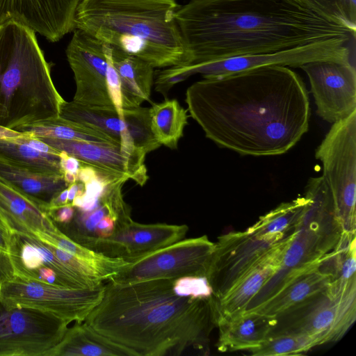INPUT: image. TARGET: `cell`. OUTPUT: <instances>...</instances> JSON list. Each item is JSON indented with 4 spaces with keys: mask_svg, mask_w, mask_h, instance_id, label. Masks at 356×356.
<instances>
[{
    "mask_svg": "<svg viewBox=\"0 0 356 356\" xmlns=\"http://www.w3.org/2000/svg\"><path fill=\"white\" fill-rule=\"evenodd\" d=\"M355 40L335 38L272 53L245 55L226 58L211 62L177 65L178 71L186 79L195 74L203 78L227 75L255 67L281 65L300 67L315 60H333L350 61L355 59Z\"/></svg>",
    "mask_w": 356,
    "mask_h": 356,
    "instance_id": "cell-8",
    "label": "cell"
},
{
    "mask_svg": "<svg viewBox=\"0 0 356 356\" xmlns=\"http://www.w3.org/2000/svg\"><path fill=\"white\" fill-rule=\"evenodd\" d=\"M14 130L29 132L36 138H52L119 145L108 136L95 129L65 120L61 117L20 126Z\"/></svg>",
    "mask_w": 356,
    "mask_h": 356,
    "instance_id": "cell-32",
    "label": "cell"
},
{
    "mask_svg": "<svg viewBox=\"0 0 356 356\" xmlns=\"http://www.w3.org/2000/svg\"><path fill=\"white\" fill-rule=\"evenodd\" d=\"M63 179L68 185L77 181V176L67 171L63 172Z\"/></svg>",
    "mask_w": 356,
    "mask_h": 356,
    "instance_id": "cell-44",
    "label": "cell"
},
{
    "mask_svg": "<svg viewBox=\"0 0 356 356\" xmlns=\"http://www.w3.org/2000/svg\"><path fill=\"white\" fill-rule=\"evenodd\" d=\"M175 19L191 64L330 38L355 40L356 33L300 0H190Z\"/></svg>",
    "mask_w": 356,
    "mask_h": 356,
    "instance_id": "cell-2",
    "label": "cell"
},
{
    "mask_svg": "<svg viewBox=\"0 0 356 356\" xmlns=\"http://www.w3.org/2000/svg\"><path fill=\"white\" fill-rule=\"evenodd\" d=\"M173 292L178 296L192 299H204L213 295V290L205 276H183L174 279Z\"/></svg>",
    "mask_w": 356,
    "mask_h": 356,
    "instance_id": "cell-35",
    "label": "cell"
},
{
    "mask_svg": "<svg viewBox=\"0 0 356 356\" xmlns=\"http://www.w3.org/2000/svg\"><path fill=\"white\" fill-rule=\"evenodd\" d=\"M270 334L293 332L313 338L317 345L337 341L356 318V287L339 293L327 289L276 317ZM269 334V335H270Z\"/></svg>",
    "mask_w": 356,
    "mask_h": 356,
    "instance_id": "cell-7",
    "label": "cell"
},
{
    "mask_svg": "<svg viewBox=\"0 0 356 356\" xmlns=\"http://www.w3.org/2000/svg\"><path fill=\"white\" fill-rule=\"evenodd\" d=\"M15 277L10 254L0 250V286Z\"/></svg>",
    "mask_w": 356,
    "mask_h": 356,
    "instance_id": "cell-38",
    "label": "cell"
},
{
    "mask_svg": "<svg viewBox=\"0 0 356 356\" xmlns=\"http://www.w3.org/2000/svg\"><path fill=\"white\" fill-rule=\"evenodd\" d=\"M173 279L116 284L108 282L85 322L137 356H178L204 351L216 327L212 296H177Z\"/></svg>",
    "mask_w": 356,
    "mask_h": 356,
    "instance_id": "cell-3",
    "label": "cell"
},
{
    "mask_svg": "<svg viewBox=\"0 0 356 356\" xmlns=\"http://www.w3.org/2000/svg\"><path fill=\"white\" fill-rule=\"evenodd\" d=\"M67 195L68 189L67 188L63 190L60 193H58L55 197L52 199L48 205L47 211L49 209H55L68 204Z\"/></svg>",
    "mask_w": 356,
    "mask_h": 356,
    "instance_id": "cell-43",
    "label": "cell"
},
{
    "mask_svg": "<svg viewBox=\"0 0 356 356\" xmlns=\"http://www.w3.org/2000/svg\"><path fill=\"white\" fill-rule=\"evenodd\" d=\"M149 109L152 131L161 145L170 149L177 148L188 124V110L180 106L177 99H166L154 104Z\"/></svg>",
    "mask_w": 356,
    "mask_h": 356,
    "instance_id": "cell-31",
    "label": "cell"
},
{
    "mask_svg": "<svg viewBox=\"0 0 356 356\" xmlns=\"http://www.w3.org/2000/svg\"><path fill=\"white\" fill-rule=\"evenodd\" d=\"M186 102L207 138L243 156L284 154L309 128L308 92L285 66L204 78L187 88Z\"/></svg>",
    "mask_w": 356,
    "mask_h": 356,
    "instance_id": "cell-1",
    "label": "cell"
},
{
    "mask_svg": "<svg viewBox=\"0 0 356 356\" xmlns=\"http://www.w3.org/2000/svg\"><path fill=\"white\" fill-rule=\"evenodd\" d=\"M70 323L51 313L0 298V356H48Z\"/></svg>",
    "mask_w": 356,
    "mask_h": 356,
    "instance_id": "cell-9",
    "label": "cell"
},
{
    "mask_svg": "<svg viewBox=\"0 0 356 356\" xmlns=\"http://www.w3.org/2000/svg\"><path fill=\"white\" fill-rule=\"evenodd\" d=\"M0 219L12 234L30 235L57 228L43 207L1 180Z\"/></svg>",
    "mask_w": 356,
    "mask_h": 356,
    "instance_id": "cell-23",
    "label": "cell"
},
{
    "mask_svg": "<svg viewBox=\"0 0 356 356\" xmlns=\"http://www.w3.org/2000/svg\"><path fill=\"white\" fill-rule=\"evenodd\" d=\"M33 235L86 262L97 272L103 281L110 280L130 263L121 258L106 256L79 244L58 227L54 231L38 232Z\"/></svg>",
    "mask_w": 356,
    "mask_h": 356,
    "instance_id": "cell-29",
    "label": "cell"
},
{
    "mask_svg": "<svg viewBox=\"0 0 356 356\" xmlns=\"http://www.w3.org/2000/svg\"><path fill=\"white\" fill-rule=\"evenodd\" d=\"M188 230L186 225L142 224L129 217L116 221L111 236L88 237L79 244L106 256L132 262L184 238Z\"/></svg>",
    "mask_w": 356,
    "mask_h": 356,
    "instance_id": "cell-14",
    "label": "cell"
},
{
    "mask_svg": "<svg viewBox=\"0 0 356 356\" xmlns=\"http://www.w3.org/2000/svg\"><path fill=\"white\" fill-rule=\"evenodd\" d=\"M137 356L119 343L101 334L85 321L67 328L63 339L48 356Z\"/></svg>",
    "mask_w": 356,
    "mask_h": 356,
    "instance_id": "cell-25",
    "label": "cell"
},
{
    "mask_svg": "<svg viewBox=\"0 0 356 356\" xmlns=\"http://www.w3.org/2000/svg\"><path fill=\"white\" fill-rule=\"evenodd\" d=\"M177 0H81L76 29L154 67L191 61L175 19Z\"/></svg>",
    "mask_w": 356,
    "mask_h": 356,
    "instance_id": "cell-4",
    "label": "cell"
},
{
    "mask_svg": "<svg viewBox=\"0 0 356 356\" xmlns=\"http://www.w3.org/2000/svg\"><path fill=\"white\" fill-rule=\"evenodd\" d=\"M276 323V317L251 311L219 317L216 321L219 331L217 349L221 353L250 351L264 342Z\"/></svg>",
    "mask_w": 356,
    "mask_h": 356,
    "instance_id": "cell-22",
    "label": "cell"
},
{
    "mask_svg": "<svg viewBox=\"0 0 356 356\" xmlns=\"http://www.w3.org/2000/svg\"><path fill=\"white\" fill-rule=\"evenodd\" d=\"M343 232L355 233L356 111L332 124L315 152Z\"/></svg>",
    "mask_w": 356,
    "mask_h": 356,
    "instance_id": "cell-6",
    "label": "cell"
},
{
    "mask_svg": "<svg viewBox=\"0 0 356 356\" xmlns=\"http://www.w3.org/2000/svg\"><path fill=\"white\" fill-rule=\"evenodd\" d=\"M58 152H65L106 176L143 186L148 179L145 155L131 154L119 145L94 142L38 138Z\"/></svg>",
    "mask_w": 356,
    "mask_h": 356,
    "instance_id": "cell-19",
    "label": "cell"
},
{
    "mask_svg": "<svg viewBox=\"0 0 356 356\" xmlns=\"http://www.w3.org/2000/svg\"><path fill=\"white\" fill-rule=\"evenodd\" d=\"M355 252V233L343 232L334 249L320 259L321 270L332 277L330 289L345 292L356 287Z\"/></svg>",
    "mask_w": 356,
    "mask_h": 356,
    "instance_id": "cell-28",
    "label": "cell"
},
{
    "mask_svg": "<svg viewBox=\"0 0 356 356\" xmlns=\"http://www.w3.org/2000/svg\"><path fill=\"white\" fill-rule=\"evenodd\" d=\"M324 16L356 31V0H300Z\"/></svg>",
    "mask_w": 356,
    "mask_h": 356,
    "instance_id": "cell-34",
    "label": "cell"
},
{
    "mask_svg": "<svg viewBox=\"0 0 356 356\" xmlns=\"http://www.w3.org/2000/svg\"><path fill=\"white\" fill-rule=\"evenodd\" d=\"M10 256L15 276L54 286L94 289L103 282L87 279L64 264L51 245L33 234H13Z\"/></svg>",
    "mask_w": 356,
    "mask_h": 356,
    "instance_id": "cell-16",
    "label": "cell"
},
{
    "mask_svg": "<svg viewBox=\"0 0 356 356\" xmlns=\"http://www.w3.org/2000/svg\"><path fill=\"white\" fill-rule=\"evenodd\" d=\"M104 52L107 60L106 84L107 92L115 109L120 116L124 115L121 83L118 74L111 58V46L104 43Z\"/></svg>",
    "mask_w": 356,
    "mask_h": 356,
    "instance_id": "cell-36",
    "label": "cell"
},
{
    "mask_svg": "<svg viewBox=\"0 0 356 356\" xmlns=\"http://www.w3.org/2000/svg\"><path fill=\"white\" fill-rule=\"evenodd\" d=\"M99 174V172L94 168L82 164L77 173V181L86 184L96 178Z\"/></svg>",
    "mask_w": 356,
    "mask_h": 356,
    "instance_id": "cell-42",
    "label": "cell"
},
{
    "mask_svg": "<svg viewBox=\"0 0 356 356\" xmlns=\"http://www.w3.org/2000/svg\"><path fill=\"white\" fill-rule=\"evenodd\" d=\"M319 261L276 273L263 289L264 300L246 311L277 317L325 291L332 277L321 270Z\"/></svg>",
    "mask_w": 356,
    "mask_h": 356,
    "instance_id": "cell-18",
    "label": "cell"
},
{
    "mask_svg": "<svg viewBox=\"0 0 356 356\" xmlns=\"http://www.w3.org/2000/svg\"><path fill=\"white\" fill-rule=\"evenodd\" d=\"M214 243L204 235L181 239L130 262L108 282L130 284L156 279L207 275Z\"/></svg>",
    "mask_w": 356,
    "mask_h": 356,
    "instance_id": "cell-11",
    "label": "cell"
},
{
    "mask_svg": "<svg viewBox=\"0 0 356 356\" xmlns=\"http://www.w3.org/2000/svg\"><path fill=\"white\" fill-rule=\"evenodd\" d=\"M60 163L63 172H70L76 176L82 165L77 159L65 152H60Z\"/></svg>",
    "mask_w": 356,
    "mask_h": 356,
    "instance_id": "cell-39",
    "label": "cell"
},
{
    "mask_svg": "<svg viewBox=\"0 0 356 356\" xmlns=\"http://www.w3.org/2000/svg\"><path fill=\"white\" fill-rule=\"evenodd\" d=\"M65 99L35 32L10 19L0 24V125L15 128L59 117Z\"/></svg>",
    "mask_w": 356,
    "mask_h": 356,
    "instance_id": "cell-5",
    "label": "cell"
},
{
    "mask_svg": "<svg viewBox=\"0 0 356 356\" xmlns=\"http://www.w3.org/2000/svg\"><path fill=\"white\" fill-rule=\"evenodd\" d=\"M76 209L72 204L49 209L47 213L56 225H63L70 223L75 214Z\"/></svg>",
    "mask_w": 356,
    "mask_h": 356,
    "instance_id": "cell-37",
    "label": "cell"
},
{
    "mask_svg": "<svg viewBox=\"0 0 356 356\" xmlns=\"http://www.w3.org/2000/svg\"><path fill=\"white\" fill-rule=\"evenodd\" d=\"M24 134L0 138V159L37 173L63 176L60 155L44 153L24 143L21 138Z\"/></svg>",
    "mask_w": 356,
    "mask_h": 356,
    "instance_id": "cell-30",
    "label": "cell"
},
{
    "mask_svg": "<svg viewBox=\"0 0 356 356\" xmlns=\"http://www.w3.org/2000/svg\"><path fill=\"white\" fill-rule=\"evenodd\" d=\"M292 236L262 257L220 300H216L212 296L215 321L246 310L252 300L280 269L284 250Z\"/></svg>",
    "mask_w": 356,
    "mask_h": 356,
    "instance_id": "cell-21",
    "label": "cell"
},
{
    "mask_svg": "<svg viewBox=\"0 0 356 356\" xmlns=\"http://www.w3.org/2000/svg\"><path fill=\"white\" fill-rule=\"evenodd\" d=\"M81 0H0V24L13 19L55 42L76 29Z\"/></svg>",
    "mask_w": 356,
    "mask_h": 356,
    "instance_id": "cell-20",
    "label": "cell"
},
{
    "mask_svg": "<svg viewBox=\"0 0 356 356\" xmlns=\"http://www.w3.org/2000/svg\"><path fill=\"white\" fill-rule=\"evenodd\" d=\"M115 221L109 215L104 216L97 225L95 234L98 237H108L112 234Z\"/></svg>",
    "mask_w": 356,
    "mask_h": 356,
    "instance_id": "cell-40",
    "label": "cell"
},
{
    "mask_svg": "<svg viewBox=\"0 0 356 356\" xmlns=\"http://www.w3.org/2000/svg\"><path fill=\"white\" fill-rule=\"evenodd\" d=\"M284 241L259 238L246 231L220 236L206 275L213 299L222 298L257 262Z\"/></svg>",
    "mask_w": 356,
    "mask_h": 356,
    "instance_id": "cell-15",
    "label": "cell"
},
{
    "mask_svg": "<svg viewBox=\"0 0 356 356\" xmlns=\"http://www.w3.org/2000/svg\"><path fill=\"white\" fill-rule=\"evenodd\" d=\"M73 32L66 49L76 84L72 101L90 106L114 107L106 84L104 42L83 30L76 29Z\"/></svg>",
    "mask_w": 356,
    "mask_h": 356,
    "instance_id": "cell-17",
    "label": "cell"
},
{
    "mask_svg": "<svg viewBox=\"0 0 356 356\" xmlns=\"http://www.w3.org/2000/svg\"><path fill=\"white\" fill-rule=\"evenodd\" d=\"M111 58L120 80L123 108L138 107L149 101L154 84V67L114 46H111Z\"/></svg>",
    "mask_w": 356,
    "mask_h": 356,
    "instance_id": "cell-24",
    "label": "cell"
},
{
    "mask_svg": "<svg viewBox=\"0 0 356 356\" xmlns=\"http://www.w3.org/2000/svg\"><path fill=\"white\" fill-rule=\"evenodd\" d=\"M306 201L305 196H302L291 202L281 203L261 216L245 231L259 238L284 241L296 232Z\"/></svg>",
    "mask_w": 356,
    "mask_h": 356,
    "instance_id": "cell-27",
    "label": "cell"
},
{
    "mask_svg": "<svg viewBox=\"0 0 356 356\" xmlns=\"http://www.w3.org/2000/svg\"><path fill=\"white\" fill-rule=\"evenodd\" d=\"M318 346L305 334L282 332L270 334L257 348L250 350L254 356H283L302 355Z\"/></svg>",
    "mask_w": 356,
    "mask_h": 356,
    "instance_id": "cell-33",
    "label": "cell"
},
{
    "mask_svg": "<svg viewBox=\"0 0 356 356\" xmlns=\"http://www.w3.org/2000/svg\"><path fill=\"white\" fill-rule=\"evenodd\" d=\"M307 75L316 113L334 124L356 111V70L350 61L321 60L300 67Z\"/></svg>",
    "mask_w": 356,
    "mask_h": 356,
    "instance_id": "cell-13",
    "label": "cell"
},
{
    "mask_svg": "<svg viewBox=\"0 0 356 356\" xmlns=\"http://www.w3.org/2000/svg\"><path fill=\"white\" fill-rule=\"evenodd\" d=\"M13 234L0 219V250L10 253Z\"/></svg>",
    "mask_w": 356,
    "mask_h": 356,
    "instance_id": "cell-41",
    "label": "cell"
},
{
    "mask_svg": "<svg viewBox=\"0 0 356 356\" xmlns=\"http://www.w3.org/2000/svg\"><path fill=\"white\" fill-rule=\"evenodd\" d=\"M0 180L29 196L46 210L52 199L69 186L63 176L37 173L2 159H0Z\"/></svg>",
    "mask_w": 356,
    "mask_h": 356,
    "instance_id": "cell-26",
    "label": "cell"
},
{
    "mask_svg": "<svg viewBox=\"0 0 356 356\" xmlns=\"http://www.w3.org/2000/svg\"><path fill=\"white\" fill-rule=\"evenodd\" d=\"M104 284L94 289L54 286L15 276L0 286V298L7 304L36 308L69 323L85 321L103 296Z\"/></svg>",
    "mask_w": 356,
    "mask_h": 356,
    "instance_id": "cell-12",
    "label": "cell"
},
{
    "mask_svg": "<svg viewBox=\"0 0 356 356\" xmlns=\"http://www.w3.org/2000/svg\"><path fill=\"white\" fill-rule=\"evenodd\" d=\"M123 113L120 116L114 107L64 101L59 116L104 133L131 154L146 155L161 145L152 131L149 108H123Z\"/></svg>",
    "mask_w": 356,
    "mask_h": 356,
    "instance_id": "cell-10",
    "label": "cell"
}]
</instances>
